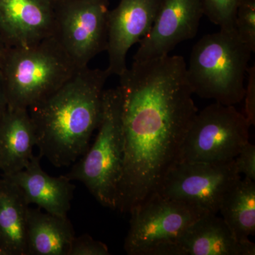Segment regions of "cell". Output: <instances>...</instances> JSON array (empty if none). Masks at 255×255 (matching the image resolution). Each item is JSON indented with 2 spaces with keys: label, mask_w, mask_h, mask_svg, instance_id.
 Instances as JSON below:
<instances>
[{
  "label": "cell",
  "mask_w": 255,
  "mask_h": 255,
  "mask_svg": "<svg viewBox=\"0 0 255 255\" xmlns=\"http://www.w3.org/2000/svg\"><path fill=\"white\" fill-rule=\"evenodd\" d=\"M119 77L124 160L116 210L129 214L158 192L198 109L181 55L133 61Z\"/></svg>",
  "instance_id": "6da1fadb"
},
{
  "label": "cell",
  "mask_w": 255,
  "mask_h": 255,
  "mask_svg": "<svg viewBox=\"0 0 255 255\" xmlns=\"http://www.w3.org/2000/svg\"><path fill=\"white\" fill-rule=\"evenodd\" d=\"M107 69H79L68 81L28 109L39 156L56 167L75 163L100 124Z\"/></svg>",
  "instance_id": "7a4b0ae2"
},
{
  "label": "cell",
  "mask_w": 255,
  "mask_h": 255,
  "mask_svg": "<svg viewBox=\"0 0 255 255\" xmlns=\"http://www.w3.org/2000/svg\"><path fill=\"white\" fill-rule=\"evenodd\" d=\"M252 53L236 29H220L202 37L187 64L193 94L223 105L239 104L244 99Z\"/></svg>",
  "instance_id": "3957f363"
},
{
  "label": "cell",
  "mask_w": 255,
  "mask_h": 255,
  "mask_svg": "<svg viewBox=\"0 0 255 255\" xmlns=\"http://www.w3.org/2000/svg\"><path fill=\"white\" fill-rule=\"evenodd\" d=\"M78 70L53 36L30 46L6 47L0 58V73L7 107L28 110Z\"/></svg>",
  "instance_id": "277c9868"
},
{
  "label": "cell",
  "mask_w": 255,
  "mask_h": 255,
  "mask_svg": "<svg viewBox=\"0 0 255 255\" xmlns=\"http://www.w3.org/2000/svg\"><path fill=\"white\" fill-rule=\"evenodd\" d=\"M95 141L65 174L82 182L101 205L116 210L117 188L124 160L122 95L120 88L104 91Z\"/></svg>",
  "instance_id": "5b68a950"
},
{
  "label": "cell",
  "mask_w": 255,
  "mask_h": 255,
  "mask_svg": "<svg viewBox=\"0 0 255 255\" xmlns=\"http://www.w3.org/2000/svg\"><path fill=\"white\" fill-rule=\"evenodd\" d=\"M202 210L156 193L129 213L124 243L128 255H177V242Z\"/></svg>",
  "instance_id": "8992f818"
},
{
  "label": "cell",
  "mask_w": 255,
  "mask_h": 255,
  "mask_svg": "<svg viewBox=\"0 0 255 255\" xmlns=\"http://www.w3.org/2000/svg\"><path fill=\"white\" fill-rule=\"evenodd\" d=\"M250 127L244 114L235 106L215 102L196 114L178 162H214L235 159L249 141Z\"/></svg>",
  "instance_id": "52a82bcc"
},
{
  "label": "cell",
  "mask_w": 255,
  "mask_h": 255,
  "mask_svg": "<svg viewBox=\"0 0 255 255\" xmlns=\"http://www.w3.org/2000/svg\"><path fill=\"white\" fill-rule=\"evenodd\" d=\"M109 0H58L53 36L78 69L108 43Z\"/></svg>",
  "instance_id": "ba28073f"
},
{
  "label": "cell",
  "mask_w": 255,
  "mask_h": 255,
  "mask_svg": "<svg viewBox=\"0 0 255 255\" xmlns=\"http://www.w3.org/2000/svg\"><path fill=\"white\" fill-rule=\"evenodd\" d=\"M241 178L235 159L178 162L166 174L157 193L204 212L218 214L225 196Z\"/></svg>",
  "instance_id": "9c48e42d"
},
{
  "label": "cell",
  "mask_w": 255,
  "mask_h": 255,
  "mask_svg": "<svg viewBox=\"0 0 255 255\" xmlns=\"http://www.w3.org/2000/svg\"><path fill=\"white\" fill-rule=\"evenodd\" d=\"M204 15L201 0H161L155 22L139 42L133 61L169 55L178 44L196 36Z\"/></svg>",
  "instance_id": "30bf717a"
},
{
  "label": "cell",
  "mask_w": 255,
  "mask_h": 255,
  "mask_svg": "<svg viewBox=\"0 0 255 255\" xmlns=\"http://www.w3.org/2000/svg\"><path fill=\"white\" fill-rule=\"evenodd\" d=\"M161 0H120L108 16L109 65L111 75L120 76L128 68L127 56L133 45L150 32Z\"/></svg>",
  "instance_id": "8fae6325"
},
{
  "label": "cell",
  "mask_w": 255,
  "mask_h": 255,
  "mask_svg": "<svg viewBox=\"0 0 255 255\" xmlns=\"http://www.w3.org/2000/svg\"><path fill=\"white\" fill-rule=\"evenodd\" d=\"M57 2L0 0V37L5 46H30L51 36Z\"/></svg>",
  "instance_id": "7c38bea8"
},
{
  "label": "cell",
  "mask_w": 255,
  "mask_h": 255,
  "mask_svg": "<svg viewBox=\"0 0 255 255\" xmlns=\"http://www.w3.org/2000/svg\"><path fill=\"white\" fill-rule=\"evenodd\" d=\"M41 157L33 155L24 169L2 175L22 191L29 204L58 216L66 217L71 208L75 186L65 175L51 177L42 169Z\"/></svg>",
  "instance_id": "4fadbf2b"
},
{
  "label": "cell",
  "mask_w": 255,
  "mask_h": 255,
  "mask_svg": "<svg viewBox=\"0 0 255 255\" xmlns=\"http://www.w3.org/2000/svg\"><path fill=\"white\" fill-rule=\"evenodd\" d=\"M177 255H255L251 240L238 241L222 217L207 213L196 219L177 242Z\"/></svg>",
  "instance_id": "5bb4252c"
},
{
  "label": "cell",
  "mask_w": 255,
  "mask_h": 255,
  "mask_svg": "<svg viewBox=\"0 0 255 255\" xmlns=\"http://www.w3.org/2000/svg\"><path fill=\"white\" fill-rule=\"evenodd\" d=\"M36 146L34 126L28 110L6 107L0 116V170L16 173L27 165Z\"/></svg>",
  "instance_id": "9a60e30c"
},
{
  "label": "cell",
  "mask_w": 255,
  "mask_h": 255,
  "mask_svg": "<svg viewBox=\"0 0 255 255\" xmlns=\"http://www.w3.org/2000/svg\"><path fill=\"white\" fill-rule=\"evenodd\" d=\"M29 207L16 184L0 179V255H26Z\"/></svg>",
  "instance_id": "2e32d148"
},
{
  "label": "cell",
  "mask_w": 255,
  "mask_h": 255,
  "mask_svg": "<svg viewBox=\"0 0 255 255\" xmlns=\"http://www.w3.org/2000/svg\"><path fill=\"white\" fill-rule=\"evenodd\" d=\"M75 233L68 216L28 209L26 255H68Z\"/></svg>",
  "instance_id": "e0dca14e"
},
{
  "label": "cell",
  "mask_w": 255,
  "mask_h": 255,
  "mask_svg": "<svg viewBox=\"0 0 255 255\" xmlns=\"http://www.w3.org/2000/svg\"><path fill=\"white\" fill-rule=\"evenodd\" d=\"M219 212L238 241L255 236V181L241 178L225 196Z\"/></svg>",
  "instance_id": "ac0fdd59"
},
{
  "label": "cell",
  "mask_w": 255,
  "mask_h": 255,
  "mask_svg": "<svg viewBox=\"0 0 255 255\" xmlns=\"http://www.w3.org/2000/svg\"><path fill=\"white\" fill-rule=\"evenodd\" d=\"M204 14L220 29L233 30L241 0H201Z\"/></svg>",
  "instance_id": "d6986e66"
},
{
  "label": "cell",
  "mask_w": 255,
  "mask_h": 255,
  "mask_svg": "<svg viewBox=\"0 0 255 255\" xmlns=\"http://www.w3.org/2000/svg\"><path fill=\"white\" fill-rule=\"evenodd\" d=\"M235 28L242 41L255 52V0H241L236 11Z\"/></svg>",
  "instance_id": "ffe728a7"
},
{
  "label": "cell",
  "mask_w": 255,
  "mask_h": 255,
  "mask_svg": "<svg viewBox=\"0 0 255 255\" xmlns=\"http://www.w3.org/2000/svg\"><path fill=\"white\" fill-rule=\"evenodd\" d=\"M105 243L97 241L90 235L83 234L74 238L68 255H110Z\"/></svg>",
  "instance_id": "44dd1931"
},
{
  "label": "cell",
  "mask_w": 255,
  "mask_h": 255,
  "mask_svg": "<svg viewBox=\"0 0 255 255\" xmlns=\"http://www.w3.org/2000/svg\"><path fill=\"white\" fill-rule=\"evenodd\" d=\"M235 163L238 173L255 181V146L249 141L242 147L235 157Z\"/></svg>",
  "instance_id": "7402d4cb"
},
{
  "label": "cell",
  "mask_w": 255,
  "mask_h": 255,
  "mask_svg": "<svg viewBox=\"0 0 255 255\" xmlns=\"http://www.w3.org/2000/svg\"><path fill=\"white\" fill-rule=\"evenodd\" d=\"M248 83L245 92V114L250 125L255 124V67H249L248 69Z\"/></svg>",
  "instance_id": "603a6c76"
},
{
  "label": "cell",
  "mask_w": 255,
  "mask_h": 255,
  "mask_svg": "<svg viewBox=\"0 0 255 255\" xmlns=\"http://www.w3.org/2000/svg\"><path fill=\"white\" fill-rule=\"evenodd\" d=\"M6 107H7V100H6L2 78H1V73H0V116L4 112Z\"/></svg>",
  "instance_id": "cb8c5ba5"
},
{
  "label": "cell",
  "mask_w": 255,
  "mask_h": 255,
  "mask_svg": "<svg viewBox=\"0 0 255 255\" xmlns=\"http://www.w3.org/2000/svg\"><path fill=\"white\" fill-rule=\"evenodd\" d=\"M5 48H6V46H5L4 42H3L2 39H1V37H0V58H1Z\"/></svg>",
  "instance_id": "d4e9b609"
}]
</instances>
